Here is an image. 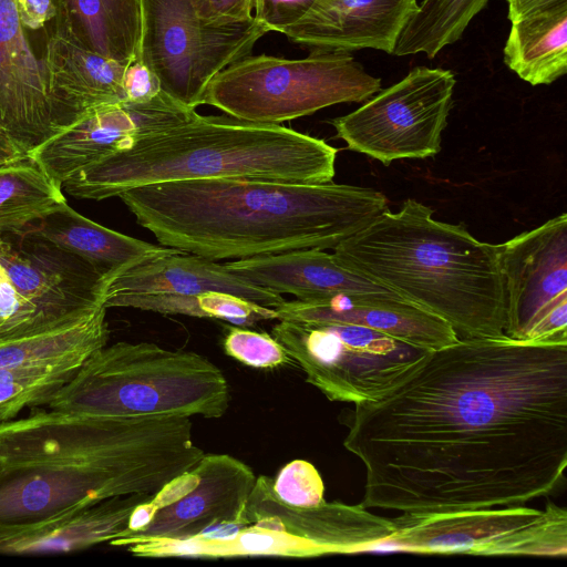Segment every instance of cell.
I'll return each instance as SVG.
<instances>
[{
	"label": "cell",
	"instance_id": "obj_1",
	"mask_svg": "<svg viewBox=\"0 0 567 567\" xmlns=\"http://www.w3.org/2000/svg\"><path fill=\"white\" fill-rule=\"evenodd\" d=\"M347 425L365 508L525 505L565 480L567 341L458 338L380 400L355 404Z\"/></svg>",
	"mask_w": 567,
	"mask_h": 567
},
{
	"label": "cell",
	"instance_id": "obj_2",
	"mask_svg": "<svg viewBox=\"0 0 567 567\" xmlns=\"http://www.w3.org/2000/svg\"><path fill=\"white\" fill-rule=\"evenodd\" d=\"M158 244L212 260L334 249L388 209L373 188L221 177L118 195Z\"/></svg>",
	"mask_w": 567,
	"mask_h": 567
},
{
	"label": "cell",
	"instance_id": "obj_3",
	"mask_svg": "<svg viewBox=\"0 0 567 567\" xmlns=\"http://www.w3.org/2000/svg\"><path fill=\"white\" fill-rule=\"evenodd\" d=\"M405 199L333 249L342 266L444 320L458 338L505 334L497 245Z\"/></svg>",
	"mask_w": 567,
	"mask_h": 567
},
{
	"label": "cell",
	"instance_id": "obj_4",
	"mask_svg": "<svg viewBox=\"0 0 567 567\" xmlns=\"http://www.w3.org/2000/svg\"><path fill=\"white\" fill-rule=\"evenodd\" d=\"M338 150L280 124L199 115L145 136L62 184L102 200L146 184L240 177L300 184L332 182Z\"/></svg>",
	"mask_w": 567,
	"mask_h": 567
},
{
	"label": "cell",
	"instance_id": "obj_5",
	"mask_svg": "<svg viewBox=\"0 0 567 567\" xmlns=\"http://www.w3.org/2000/svg\"><path fill=\"white\" fill-rule=\"evenodd\" d=\"M229 386L205 357L151 342L120 341L92 353L50 394L48 409L110 417L223 416Z\"/></svg>",
	"mask_w": 567,
	"mask_h": 567
},
{
	"label": "cell",
	"instance_id": "obj_6",
	"mask_svg": "<svg viewBox=\"0 0 567 567\" xmlns=\"http://www.w3.org/2000/svg\"><path fill=\"white\" fill-rule=\"evenodd\" d=\"M204 454L189 431L89 458L0 460V529L43 522L114 496L155 494Z\"/></svg>",
	"mask_w": 567,
	"mask_h": 567
},
{
	"label": "cell",
	"instance_id": "obj_7",
	"mask_svg": "<svg viewBox=\"0 0 567 567\" xmlns=\"http://www.w3.org/2000/svg\"><path fill=\"white\" fill-rule=\"evenodd\" d=\"M381 90L349 53L317 52L303 59L247 55L209 83L204 104L255 123L280 124L347 102H364Z\"/></svg>",
	"mask_w": 567,
	"mask_h": 567
},
{
	"label": "cell",
	"instance_id": "obj_8",
	"mask_svg": "<svg viewBox=\"0 0 567 567\" xmlns=\"http://www.w3.org/2000/svg\"><path fill=\"white\" fill-rule=\"evenodd\" d=\"M271 336L328 400L360 404L386 395L431 350L347 322L279 320Z\"/></svg>",
	"mask_w": 567,
	"mask_h": 567
},
{
	"label": "cell",
	"instance_id": "obj_9",
	"mask_svg": "<svg viewBox=\"0 0 567 567\" xmlns=\"http://www.w3.org/2000/svg\"><path fill=\"white\" fill-rule=\"evenodd\" d=\"M138 58L158 78L163 92L196 109L209 83L225 68L249 55L268 32L255 18L213 27L203 22L195 0H140Z\"/></svg>",
	"mask_w": 567,
	"mask_h": 567
},
{
	"label": "cell",
	"instance_id": "obj_10",
	"mask_svg": "<svg viewBox=\"0 0 567 567\" xmlns=\"http://www.w3.org/2000/svg\"><path fill=\"white\" fill-rule=\"evenodd\" d=\"M391 548L421 554L566 557L567 511L524 505L440 513H401Z\"/></svg>",
	"mask_w": 567,
	"mask_h": 567
},
{
	"label": "cell",
	"instance_id": "obj_11",
	"mask_svg": "<svg viewBox=\"0 0 567 567\" xmlns=\"http://www.w3.org/2000/svg\"><path fill=\"white\" fill-rule=\"evenodd\" d=\"M455 83L450 70L416 66L330 124L349 150L384 165L432 157L441 151Z\"/></svg>",
	"mask_w": 567,
	"mask_h": 567
},
{
	"label": "cell",
	"instance_id": "obj_12",
	"mask_svg": "<svg viewBox=\"0 0 567 567\" xmlns=\"http://www.w3.org/2000/svg\"><path fill=\"white\" fill-rule=\"evenodd\" d=\"M505 336L567 341V214L497 245Z\"/></svg>",
	"mask_w": 567,
	"mask_h": 567
},
{
	"label": "cell",
	"instance_id": "obj_13",
	"mask_svg": "<svg viewBox=\"0 0 567 567\" xmlns=\"http://www.w3.org/2000/svg\"><path fill=\"white\" fill-rule=\"evenodd\" d=\"M193 430L190 417H110L34 408L0 421V460L89 458L151 445Z\"/></svg>",
	"mask_w": 567,
	"mask_h": 567
},
{
	"label": "cell",
	"instance_id": "obj_14",
	"mask_svg": "<svg viewBox=\"0 0 567 567\" xmlns=\"http://www.w3.org/2000/svg\"><path fill=\"white\" fill-rule=\"evenodd\" d=\"M188 107L161 91L147 102H121L95 109L31 150L32 157L61 185L145 136L194 118Z\"/></svg>",
	"mask_w": 567,
	"mask_h": 567
},
{
	"label": "cell",
	"instance_id": "obj_15",
	"mask_svg": "<svg viewBox=\"0 0 567 567\" xmlns=\"http://www.w3.org/2000/svg\"><path fill=\"white\" fill-rule=\"evenodd\" d=\"M0 261L16 289L49 327L76 320L103 305L105 275L42 238L31 226L0 234Z\"/></svg>",
	"mask_w": 567,
	"mask_h": 567
},
{
	"label": "cell",
	"instance_id": "obj_16",
	"mask_svg": "<svg viewBox=\"0 0 567 567\" xmlns=\"http://www.w3.org/2000/svg\"><path fill=\"white\" fill-rule=\"evenodd\" d=\"M269 516L292 535L307 542L317 557L391 548L392 518L373 514L361 503L348 505L326 499L313 507H291L272 491V478L256 477L239 525Z\"/></svg>",
	"mask_w": 567,
	"mask_h": 567
},
{
	"label": "cell",
	"instance_id": "obj_17",
	"mask_svg": "<svg viewBox=\"0 0 567 567\" xmlns=\"http://www.w3.org/2000/svg\"><path fill=\"white\" fill-rule=\"evenodd\" d=\"M198 483L176 502L154 514L140 530L113 539L125 547L151 539H185L217 527L239 525L256 476L244 462L228 454H204L195 465Z\"/></svg>",
	"mask_w": 567,
	"mask_h": 567
},
{
	"label": "cell",
	"instance_id": "obj_18",
	"mask_svg": "<svg viewBox=\"0 0 567 567\" xmlns=\"http://www.w3.org/2000/svg\"><path fill=\"white\" fill-rule=\"evenodd\" d=\"M14 0H0V130L28 154L55 132L45 75Z\"/></svg>",
	"mask_w": 567,
	"mask_h": 567
},
{
	"label": "cell",
	"instance_id": "obj_19",
	"mask_svg": "<svg viewBox=\"0 0 567 567\" xmlns=\"http://www.w3.org/2000/svg\"><path fill=\"white\" fill-rule=\"evenodd\" d=\"M417 6L416 0H316L284 34L310 51L374 49L393 54Z\"/></svg>",
	"mask_w": 567,
	"mask_h": 567
},
{
	"label": "cell",
	"instance_id": "obj_20",
	"mask_svg": "<svg viewBox=\"0 0 567 567\" xmlns=\"http://www.w3.org/2000/svg\"><path fill=\"white\" fill-rule=\"evenodd\" d=\"M206 291L231 293L268 308H276L285 301L281 293L248 281L225 264L171 247L105 276L102 301L120 295H194Z\"/></svg>",
	"mask_w": 567,
	"mask_h": 567
},
{
	"label": "cell",
	"instance_id": "obj_21",
	"mask_svg": "<svg viewBox=\"0 0 567 567\" xmlns=\"http://www.w3.org/2000/svg\"><path fill=\"white\" fill-rule=\"evenodd\" d=\"M41 63L56 132L95 109L125 102L128 64L85 49L62 30L52 28Z\"/></svg>",
	"mask_w": 567,
	"mask_h": 567
},
{
	"label": "cell",
	"instance_id": "obj_22",
	"mask_svg": "<svg viewBox=\"0 0 567 567\" xmlns=\"http://www.w3.org/2000/svg\"><path fill=\"white\" fill-rule=\"evenodd\" d=\"M274 309L278 320L359 324L431 351L458 339L444 320L402 297L336 296L318 301L285 300Z\"/></svg>",
	"mask_w": 567,
	"mask_h": 567
},
{
	"label": "cell",
	"instance_id": "obj_23",
	"mask_svg": "<svg viewBox=\"0 0 567 567\" xmlns=\"http://www.w3.org/2000/svg\"><path fill=\"white\" fill-rule=\"evenodd\" d=\"M225 265L248 281L298 300L318 301L336 296L400 297L342 266L321 249H302L227 261Z\"/></svg>",
	"mask_w": 567,
	"mask_h": 567
},
{
	"label": "cell",
	"instance_id": "obj_24",
	"mask_svg": "<svg viewBox=\"0 0 567 567\" xmlns=\"http://www.w3.org/2000/svg\"><path fill=\"white\" fill-rule=\"evenodd\" d=\"M153 494L114 496L35 524L0 529V554L83 550L121 537L134 508Z\"/></svg>",
	"mask_w": 567,
	"mask_h": 567
},
{
	"label": "cell",
	"instance_id": "obj_25",
	"mask_svg": "<svg viewBox=\"0 0 567 567\" xmlns=\"http://www.w3.org/2000/svg\"><path fill=\"white\" fill-rule=\"evenodd\" d=\"M53 29L96 54L127 65L138 58L141 1L64 0Z\"/></svg>",
	"mask_w": 567,
	"mask_h": 567
},
{
	"label": "cell",
	"instance_id": "obj_26",
	"mask_svg": "<svg viewBox=\"0 0 567 567\" xmlns=\"http://www.w3.org/2000/svg\"><path fill=\"white\" fill-rule=\"evenodd\" d=\"M504 63L532 85L550 84L567 72V0L512 22Z\"/></svg>",
	"mask_w": 567,
	"mask_h": 567
},
{
	"label": "cell",
	"instance_id": "obj_27",
	"mask_svg": "<svg viewBox=\"0 0 567 567\" xmlns=\"http://www.w3.org/2000/svg\"><path fill=\"white\" fill-rule=\"evenodd\" d=\"M31 228L42 238L89 261L105 276L165 247L102 226L75 212L68 203Z\"/></svg>",
	"mask_w": 567,
	"mask_h": 567
},
{
	"label": "cell",
	"instance_id": "obj_28",
	"mask_svg": "<svg viewBox=\"0 0 567 567\" xmlns=\"http://www.w3.org/2000/svg\"><path fill=\"white\" fill-rule=\"evenodd\" d=\"M106 310L100 305L87 315L55 328L0 340V369L87 359L110 339Z\"/></svg>",
	"mask_w": 567,
	"mask_h": 567
},
{
	"label": "cell",
	"instance_id": "obj_29",
	"mask_svg": "<svg viewBox=\"0 0 567 567\" xmlns=\"http://www.w3.org/2000/svg\"><path fill=\"white\" fill-rule=\"evenodd\" d=\"M64 203L62 185L28 154L0 163V234L23 230Z\"/></svg>",
	"mask_w": 567,
	"mask_h": 567
},
{
	"label": "cell",
	"instance_id": "obj_30",
	"mask_svg": "<svg viewBox=\"0 0 567 567\" xmlns=\"http://www.w3.org/2000/svg\"><path fill=\"white\" fill-rule=\"evenodd\" d=\"M103 305L107 309L134 308L163 315L219 319L235 326H251L258 321L278 319L274 308L221 291L194 295H120L104 298Z\"/></svg>",
	"mask_w": 567,
	"mask_h": 567
},
{
	"label": "cell",
	"instance_id": "obj_31",
	"mask_svg": "<svg viewBox=\"0 0 567 567\" xmlns=\"http://www.w3.org/2000/svg\"><path fill=\"white\" fill-rule=\"evenodd\" d=\"M488 0H423L404 25L393 51L402 56L424 53L434 58L463 35Z\"/></svg>",
	"mask_w": 567,
	"mask_h": 567
},
{
	"label": "cell",
	"instance_id": "obj_32",
	"mask_svg": "<svg viewBox=\"0 0 567 567\" xmlns=\"http://www.w3.org/2000/svg\"><path fill=\"white\" fill-rule=\"evenodd\" d=\"M223 347L227 355L252 368L271 369L292 360L272 336L238 326L227 328Z\"/></svg>",
	"mask_w": 567,
	"mask_h": 567
},
{
	"label": "cell",
	"instance_id": "obj_33",
	"mask_svg": "<svg viewBox=\"0 0 567 567\" xmlns=\"http://www.w3.org/2000/svg\"><path fill=\"white\" fill-rule=\"evenodd\" d=\"M272 491L291 507H313L324 501V484L317 468L308 461L293 460L272 480Z\"/></svg>",
	"mask_w": 567,
	"mask_h": 567
},
{
	"label": "cell",
	"instance_id": "obj_34",
	"mask_svg": "<svg viewBox=\"0 0 567 567\" xmlns=\"http://www.w3.org/2000/svg\"><path fill=\"white\" fill-rule=\"evenodd\" d=\"M49 327L38 310L13 286L0 261V340L21 337Z\"/></svg>",
	"mask_w": 567,
	"mask_h": 567
},
{
	"label": "cell",
	"instance_id": "obj_35",
	"mask_svg": "<svg viewBox=\"0 0 567 567\" xmlns=\"http://www.w3.org/2000/svg\"><path fill=\"white\" fill-rule=\"evenodd\" d=\"M316 0H255L254 18L267 31L284 33L300 21Z\"/></svg>",
	"mask_w": 567,
	"mask_h": 567
},
{
	"label": "cell",
	"instance_id": "obj_36",
	"mask_svg": "<svg viewBox=\"0 0 567 567\" xmlns=\"http://www.w3.org/2000/svg\"><path fill=\"white\" fill-rule=\"evenodd\" d=\"M199 19L213 27H226L254 19L255 0H195Z\"/></svg>",
	"mask_w": 567,
	"mask_h": 567
},
{
	"label": "cell",
	"instance_id": "obj_37",
	"mask_svg": "<svg viewBox=\"0 0 567 567\" xmlns=\"http://www.w3.org/2000/svg\"><path fill=\"white\" fill-rule=\"evenodd\" d=\"M123 90L125 101L133 103L151 101L162 91L158 78L140 59L126 66Z\"/></svg>",
	"mask_w": 567,
	"mask_h": 567
},
{
	"label": "cell",
	"instance_id": "obj_38",
	"mask_svg": "<svg viewBox=\"0 0 567 567\" xmlns=\"http://www.w3.org/2000/svg\"><path fill=\"white\" fill-rule=\"evenodd\" d=\"M64 0H14L25 29L40 30L60 16Z\"/></svg>",
	"mask_w": 567,
	"mask_h": 567
},
{
	"label": "cell",
	"instance_id": "obj_39",
	"mask_svg": "<svg viewBox=\"0 0 567 567\" xmlns=\"http://www.w3.org/2000/svg\"><path fill=\"white\" fill-rule=\"evenodd\" d=\"M508 4L507 18L511 22L522 18L523 16L548 6L559 0H505Z\"/></svg>",
	"mask_w": 567,
	"mask_h": 567
},
{
	"label": "cell",
	"instance_id": "obj_40",
	"mask_svg": "<svg viewBox=\"0 0 567 567\" xmlns=\"http://www.w3.org/2000/svg\"><path fill=\"white\" fill-rule=\"evenodd\" d=\"M25 155L12 146L7 140L0 137V163Z\"/></svg>",
	"mask_w": 567,
	"mask_h": 567
},
{
	"label": "cell",
	"instance_id": "obj_41",
	"mask_svg": "<svg viewBox=\"0 0 567 567\" xmlns=\"http://www.w3.org/2000/svg\"><path fill=\"white\" fill-rule=\"evenodd\" d=\"M0 137H3V136H2V133H1V130H0ZM3 138H4V137H3ZM4 140H6V138H4Z\"/></svg>",
	"mask_w": 567,
	"mask_h": 567
}]
</instances>
